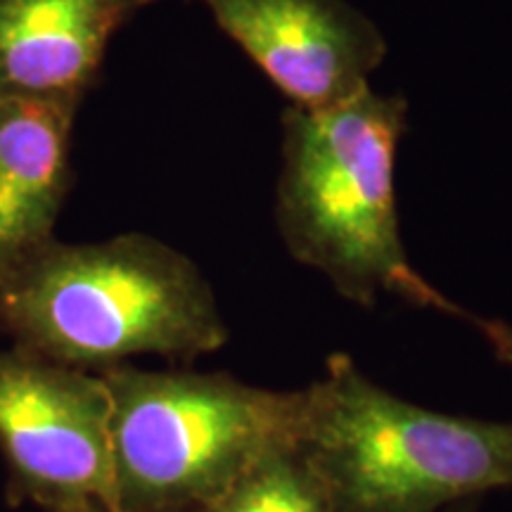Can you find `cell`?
<instances>
[{"instance_id": "obj_1", "label": "cell", "mask_w": 512, "mask_h": 512, "mask_svg": "<svg viewBox=\"0 0 512 512\" xmlns=\"http://www.w3.org/2000/svg\"><path fill=\"white\" fill-rule=\"evenodd\" d=\"M0 335L86 373L138 356L185 366L228 342L216 294L195 261L145 233L53 238L0 268Z\"/></svg>"}, {"instance_id": "obj_2", "label": "cell", "mask_w": 512, "mask_h": 512, "mask_svg": "<svg viewBox=\"0 0 512 512\" xmlns=\"http://www.w3.org/2000/svg\"><path fill=\"white\" fill-rule=\"evenodd\" d=\"M408 102L373 88L328 110L283 114L275 223L287 252L323 273L344 299L373 306L392 294L418 309L465 318L415 271L401 240L396 155Z\"/></svg>"}, {"instance_id": "obj_3", "label": "cell", "mask_w": 512, "mask_h": 512, "mask_svg": "<svg viewBox=\"0 0 512 512\" xmlns=\"http://www.w3.org/2000/svg\"><path fill=\"white\" fill-rule=\"evenodd\" d=\"M297 444L335 512H446L512 489V422L401 399L349 354L302 389Z\"/></svg>"}, {"instance_id": "obj_4", "label": "cell", "mask_w": 512, "mask_h": 512, "mask_svg": "<svg viewBox=\"0 0 512 512\" xmlns=\"http://www.w3.org/2000/svg\"><path fill=\"white\" fill-rule=\"evenodd\" d=\"M98 375L110 394L112 512L202 510L261 456L297 441L302 389L133 363Z\"/></svg>"}, {"instance_id": "obj_5", "label": "cell", "mask_w": 512, "mask_h": 512, "mask_svg": "<svg viewBox=\"0 0 512 512\" xmlns=\"http://www.w3.org/2000/svg\"><path fill=\"white\" fill-rule=\"evenodd\" d=\"M0 456L8 501L112 512L110 394L98 373L0 349Z\"/></svg>"}, {"instance_id": "obj_6", "label": "cell", "mask_w": 512, "mask_h": 512, "mask_svg": "<svg viewBox=\"0 0 512 512\" xmlns=\"http://www.w3.org/2000/svg\"><path fill=\"white\" fill-rule=\"evenodd\" d=\"M299 110L366 91L387 57L380 27L347 0H192Z\"/></svg>"}, {"instance_id": "obj_7", "label": "cell", "mask_w": 512, "mask_h": 512, "mask_svg": "<svg viewBox=\"0 0 512 512\" xmlns=\"http://www.w3.org/2000/svg\"><path fill=\"white\" fill-rule=\"evenodd\" d=\"M159 0H0V95L81 100L110 41Z\"/></svg>"}, {"instance_id": "obj_8", "label": "cell", "mask_w": 512, "mask_h": 512, "mask_svg": "<svg viewBox=\"0 0 512 512\" xmlns=\"http://www.w3.org/2000/svg\"><path fill=\"white\" fill-rule=\"evenodd\" d=\"M81 100L0 95V268L55 238Z\"/></svg>"}, {"instance_id": "obj_9", "label": "cell", "mask_w": 512, "mask_h": 512, "mask_svg": "<svg viewBox=\"0 0 512 512\" xmlns=\"http://www.w3.org/2000/svg\"><path fill=\"white\" fill-rule=\"evenodd\" d=\"M195 512H335L323 479L313 470L297 441L283 444Z\"/></svg>"}, {"instance_id": "obj_10", "label": "cell", "mask_w": 512, "mask_h": 512, "mask_svg": "<svg viewBox=\"0 0 512 512\" xmlns=\"http://www.w3.org/2000/svg\"><path fill=\"white\" fill-rule=\"evenodd\" d=\"M470 323H475V328L482 332L491 351H494L496 361L503 363V366L512 368V325L505 323V320L498 318H477L467 313L465 316Z\"/></svg>"}, {"instance_id": "obj_11", "label": "cell", "mask_w": 512, "mask_h": 512, "mask_svg": "<svg viewBox=\"0 0 512 512\" xmlns=\"http://www.w3.org/2000/svg\"><path fill=\"white\" fill-rule=\"evenodd\" d=\"M475 508H477V501H467V503H460V505H456V508H451L446 512H475Z\"/></svg>"}, {"instance_id": "obj_12", "label": "cell", "mask_w": 512, "mask_h": 512, "mask_svg": "<svg viewBox=\"0 0 512 512\" xmlns=\"http://www.w3.org/2000/svg\"><path fill=\"white\" fill-rule=\"evenodd\" d=\"M102 512H107V510H102ZM192 512H195V510H192Z\"/></svg>"}]
</instances>
